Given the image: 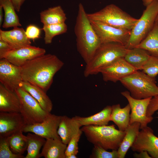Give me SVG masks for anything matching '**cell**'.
Wrapping results in <instances>:
<instances>
[{"instance_id": "15", "label": "cell", "mask_w": 158, "mask_h": 158, "mask_svg": "<svg viewBox=\"0 0 158 158\" xmlns=\"http://www.w3.org/2000/svg\"><path fill=\"white\" fill-rule=\"evenodd\" d=\"M46 52L44 49L31 45L13 49L6 53L3 58L6 59L13 64L20 67L28 61L43 55Z\"/></svg>"}, {"instance_id": "13", "label": "cell", "mask_w": 158, "mask_h": 158, "mask_svg": "<svg viewBox=\"0 0 158 158\" xmlns=\"http://www.w3.org/2000/svg\"><path fill=\"white\" fill-rule=\"evenodd\" d=\"M141 130L131 147L132 150L138 152L146 151L152 158H158V137L150 127Z\"/></svg>"}, {"instance_id": "26", "label": "cell", "mask_w": 158, "mask_h": 158, "mask_svg": "<svg viewBox=\"0 0 158 158\" xmlns=\"http://www.w3.org/2000/svg\"><path fill=\"white\" fill-rule=\"evenodd\" d=\"M40 21L43 25L65 23L67 17L60 6L48 8L40 13Z\"/></svg>"}, {"instance_id": "33", "label": "cell", "mask_w": 158, "mask_h": 158, "mask_svg": "<svg viewBox=\"0 0 158 158\" xmlns=\"http://www.w3.org/2000/svg\"><path fill=\"white\" fill-rule=\"evenodd\" d=\"M142 70L150 76L155 78L158 75V57L151 55Z\"/></svg>"}, {"instance_id": "10", "label": "cell", "mask_w": 158, "mask_h": 158, "mask_svg": "<svg viewBox=\"0 0 158 158\" xmlns=\"http://www.w3.org/2000/svg\"><path fill=\"white\" fill-rule=\"evenodd\" d=\"M121 94L127 99L130 107L129 124L135 122H139L140 124V129L147 126L153 118L152 116L149 117L147 115V108L152 97L138 99L133 98L129 91H123Z\"/></svg>"}, {"instance_id": "35", "label": "cell", "mask_w": 158, "mask_h": 158, "mask_svg": "<svg viewBox=\"0 0 158 158\" xmlns=\"http://www.w3.org/2000/svg\"><path fill=\"white\" fill-rule=\"evenodd\" d=\"M82 133L80 129V131L71 138L67 145L65 152L66 158L71 154H74L77 155L78 153V142Z\"/></svg>"}, {"instance_id": "5", "label": "cell", "mask_w": 158, "mask_h": 158, "mask_svg": "<svg viewBox=\"0 0 158 158\" xmlns=\"http://www.w3.org/2000/svg\"><path fill=\"white\" fill-rule=\"evenodd\" d=\"M133 98L141 99L158 95V86L155 79L143 71L137 70L120 80Z\"/></svg>"}, {"instance_id": "24", "label": "cell", "mask_w": 158, "mask_h": 158, "mask_svg": "<svg viewBox=\"0 0 158 158\" xmlns=\"http://www.w3.org/2000/svg\"><path fill=\"white\" fill-rule=\"evenodd\" d=\"M150 55L149 52L145 49L135 47L128 49L124 58L137 71L142 70Z\"/></svg>"}, {"instance_id": "2", "label": "cell", "mask_w": 158, "mask_h": 158, "mask_svg": "<svg viewBox=\"0 0 158 158\" xmlns=\"http://www.w3.org/2000/svg\"><path fill=\"white\" fill-rule=\"evenodd\" d=\"M74 32L78 51L86 64L101 43L81 3L78 6Z\"/></svg>"}, {"instance_id": "43", "label": "cell", "mask_w": 158, "mask_h": 158, "mask_svg": "<svg viewBox=\"0 0 158 158\" xmlns=\"http://www.w3.org/2000/svg\"><path fill=\"white\" fill-rule=\"evenodd\" d=\"M76 155L74 154H71L66 157V158H76Z\"/></svg>"}, {"instance_id": "27", "label": "cell", "mask_w": 158, "mask_h": 158, "mask_svg": "<svg viewBox=\"0 0 158 158\" xmlns=\"http://www.w3.org/2000/svg\"><path fill=\"white\" fill-rule=\"evenodd\" d=\"M0 5L4 11V19L2 27L8 28L22 26L15 7L11 0H0Z\"/></svg>"}, {"instance_id": "44", "label": "cell", "mask_w": 158, "mask_h": 158, "mask_svg": "<svg viewBox=\"0 0 158 158\" xmlns=\"http://www.w3.org/2000/svg\"><path fill=\"white\" fill-rule=\"evenodd\" d=\"M156 21H158V14L157 15V17L156 19Z\"/></svg>"}, {"instance_id": "3", "label": "cell", "mask_w": 158, "mask_h": 158, "mask_svg": "<svg viewBox=\"0 0 158 158\" xmlns=\"http://www.w3.org/2000/svg\"><path fill=\"white\" fill-rule=\"evenodd\" d=\"M80 129L90 142L107 150H117L126 134L114 125L83 126Z\"/></svg>"}, {"instance_id": "23", "label": "cell", "mask_w": 158, "mask_h": 158, "mask_svg": "<svg viewBox=\"0 0 158 158\" xmlns=\"http://www.w3.org/2000/svg\"><path fill=\"white\" fill-rule=\"evenodd\" d=\"M111 106L107 105L99 112L88 117H74L82 126L107 125L110 121Z\"/></svg>"}, {"instance_id": "12", "label": "cell", "mask_w": 158, "mask_h": 158, "mask_svg": "<svg viewBox=\"0 0 158 158\" xmlns=\"http://www.w3.org/2000/svg\"><path fill=\"white\" fill-rule=\"evenodd\" d=\"M137 71L124 57H121L101 68L99 73L104 81L116 83Z\"/></svg>"}, {"instance_id": "20", "label": "cell", "mask_w": 158, "mask_h": 158, "mask_svg": "<svg viewBox=\"0 0 158 158\" xmlns=\"http://www.w3.org/2000/svg\"><path fill=\"white\" fill-rule=\"evenodd\" d=\"M19 87L30 94L39 103L46 111L51 113L53 108V104L46 93L40 87L29 83L23 81Z\"/></svg>"}, {"instance_id": "31", "label": "cell", "mask_w": 158, "mask_h": 158, "mask_svg": "<svg viewBox=\"0 0 158 158\" xmlns=\"http://www.w3.org/2000/svg\"><path fill=\"white\" fill-rule=\"evenodd\" d=\"M42 29L44 32V40L46 44H51L56 36L66 32L68 27L65 23L43 25Z\"/></svg>"}, {"instance_id": "39", "label": "cell", "mask_w": 158, "mask_h": 158, "mask_svg": "<svg viewBox=\"0 0 158 158\" xmlns=\"http://www.w3.org/2000/svg\"><path fill=\"white\" fill-rule=\"evenodd\" d=\"M26 0H11L16 11L19 12L21 7Z\"/></svg>"}, {"instance_id": "32", "label": "cell", "mask_w": 158, "mask_h": 158, "mask_svg": "<svg viewBox=\"0 0 158 158\" xmlns=\"http://www.w3.org/2000/svg\"><path fill=\"white\" fill-rule=\"evenodd\" d=\"M23 154L13 153L11 150L8 137H0V158H24Z\"/></svg>"}, {"instance_id": "30", "label": "cell", "mask_w": 158, "mask_h": 158, "mask_svg": "<svg viewBox=\"0 0 158 158\" xmlns=\"http://www.w3.org/2000/svg\"><path fill=\"white\" fill-rule=\"evenodd\" d=\"M22 131L16 133L8 137L9 145L14 153L23 154L27 150L28 138Z\"/></svg>"}, {"instance_id": "41", "label": "cell", "mask_w": 158, "mask_h": 158, "mask_svg": "<svg viewBox=\"0 0 158 158\" xmlns=\"http://www.w3.org/2000/svg\"><path fill=\"white\" fill-rule=\"evenodd\" d=\"M3 7L0 5V26L2 25V22L3 19Z\"/></svg>"}, {"instance_id": "14", "label": "cell", "mask_w": 158, "mask_h": 158, "mask_svg": "<svg viewBox=\"0 0 158 158\" xmlns=\"http://www.w3.org/2000/svg\"><path fill=\"white\" fill-rule=\"evenodd\" d=\"M23 81L20 67L13 64L5 58L0 59L1 84L7 89L15 91Z\"/></svg>"}, {"instance_id": "8", "label": "cell", "mask_w": 158, "mask_h": 158, "mask_svg": "<svg viewBox=\"0 0 158 158\" xmlns=\"http://www.w3.org/2000/svg\"><path fill=\"white\" fill-rule=\"evenodd\" d=\"M15 91L20 100V112L26 125L41 122L50 113L44 111L38 102L22 88L19 87Z\"/></svg>"}, {"instance_id": "16", "label": "cell", "mask_w": 158, "mask_h": 158, "mask_svg": "<svg viewBox=\"0 0 158 158\" xmlns=\"http://www.w3.org/2000/svg\"><path fill=\"white\" fill-rule=\"evenodd\" d=\"M26 125L19 112H0V137H8L22 131Z\"/></svg>"}, {"instance_id": "40", "label": "cell", "mask_w": 158, "mask_h": 158, "mask_svg": "<svg viewBox=\"0 0 158 158\" xmlns=\"http://www.w3.org/2000/svg\"><path fill=\"white\" fill-rule=\"evenodd\" d=\"M133 157L136 158H151L147 152L142 151L139 152V153H135L133 155Z\"/></svg>"}, {"instance_id": "9", "label": "cell", "mask_w": 158, "mask_h": 158, "mask_svg": "<svg viewBox=\"0 0 158 158\" xmlns=\"http://www.w3.org/2000/svg\"><path fill=\"white\" fill-rule=\"evenodd\" d=\"M90 20L101 43L115 42L125 46L127 44L131 31L115 28L99 21Z\"/></svg>"}, {"instance_id": "19", "label": "cell", "mask_w": 158, "mask_h": 158, "mask_svg": "<svg viewBox=\"0 0 158 158\" xmlns=\"http://www.w3.org/2000/svg\"><path fill=\"white\" fill-rule=\"evenodd\" d=\"M20 102L15 91L10 90L0 84V111L19 112Z\"/></svg>"}, {"instance_id": "4", "label": "cell", "mask_w": 158, "mask_h": 158, "mask_svg": "<svg viewBox=\"0 0 158 158\" xmlns=\"http://www.w3.org/2000/svg\"><path fill=\"white\" fill-rule=\"evenodd\" d=\"M128 49L121 44L101 43L90 61L86 64L84 71L85 77L99 73L101 69L116 59L124 57Z\"/></svg>"}, {"instance_id": "22", "label": "cell", "mask_w": 158, "mask_h": 158, "mask_svg": "<svg viewBox=\"0 0 158 158\" xmlns=\"http://www.w3.org/2000/svg\"><path fill=\"white\" fill-rule=\"evenodd\" d=\"M130 111L129 104L123 108H121L119 104L113 105L111 106L110 121L117 126L119 130L125 131L129 125Z\"/></svg>"}, {"instance_id": "37", "label": "cell", "mask_w": 158, "mask_h": 158, "mask_svg": "<svg viewBox=\"0 0 158 158\" xmlns=\"http://www.w3.org/2000/svg\"><path fill=\"white\" fill-rule=\"evenodd\" d=\"M13 49V48L6 42L0 39V59H2L4 54Z\"/></svg>"}, {"instance_id": "36", "label": "cell", "mask_w": 158, "mask_h": 158, "mask_svg": "<svg viewBox=\"0 0 158 158\" xmlns=\"http://www.w3.org/2000/svg\"><path fill=\"white\" fill-rule=\"evenodd\" d=\"M25 33L28 39L34 40L40 37L41 29L34 25L30 24L26 28Z\"/></svg>"}, {"instance_id": "42", "label": "cell", "mask_w": 158, "mask_h": 158, "mask_svg": "<svg viewBox=\"0 0 158 158\" xmlns=\"http://www.w3.org/2000/svg\"><path fill=\"white\" fill-rule=\"evenodd\" d=\"M143 5L147 6L154 1L157 0H142Z\"/></svg>"}, {"instance_id": "7", "label": "cell", "mask_w": 158, "mask_h": 158, "mask_svg": "<svg viewBox=\"0 0 158 158\" xmlns=\"http://www.w3.org/2000/svg\"><path fill=\"white\" fill-rule=\"evenodd\" d=\"M158 14V0L146 6V9L131 30L126 47L130 49L136 47L152 29Z\"/></svg>"}, {"instance_id": "1", "label": "cell", "mask_w": 158, "mask_h": 158, "mask_svg": "<svg viewBox=\"0 0 158 158\" xmlns=\"http://www.w3.org/2000/svg\"><path fill=\"white\" fill-rule=\"evenodd\" d=\"M64 64L56 55L45 54L28 61L20 67L23 80L35 85L46 92L53 82L54 75Z\"/></svg>"}, {"instance_id": "11", "label": "cell", "mask_w": 158, "mask_h": 158, "mask_svg": "<svg viewBox=\"0 0 158 158\" xmlns=\"http://www.w3.org/2000/svg\"><path fill=\"white\" fill-rule=\"evenodd\" d=\"M61 116L50 113L41 122L32 125H26L22 131L23 132L35 133L46 139H61L57 133Z\"/></svg>"}, {"instance_id": "34", "label": "cell", "mask_w": 158, "mask_h": 158, "mask_svg": "<svg viewBox=\"0 0 158 158\" xmlns=\"http://www.w3.org/2000/svg\"><path fill=\"white\" fill-rule=\"evenodd\" d=\"M91 158H118L117 150H113L111 152L107 151L104 148L94 145L92 152L90 156Z\"/></svg>"}, {"instance_id": "38", "label": "cell", "mask_w": 158, "mask_h": 158, "mask_svg": "<svg viewBox=\"0 0 158 158\" xmlns=\"http://www.w3.org/2000/svg\"><path fill=\"white\" fill-rule=\"evenodd\" d=\"M148 109L152 114H154L158 110V95L151 98L148 106Z\"/></svg>"}, {"instance_id": "29", "label": "cell", "mask_w": 158, "mask_h": 158, "mask_svg": "<svg viewBox=\"0 0 158 158\" xmlns=\"http://www.w3.org/2000/svg\"><path fill=\"white\" fill-rule=\"evenodd\" d=\"M28 138L27 154L24 158H39L40 151L44 145L46 139L33 133L29 132L27 135Z\"/></svg>"}, {"instance_id": "25", "label": "cell", "mask_w": 158, "mask_h": 158, "mask_svg": "<svg viewBox=\"0 0 158 158\" xmlns=\"http://www.w3.org/2000/svg\"><path fill=\"white\" fill-rule=\"evenodd\" d=\"M140 129V124L135 122L129 124L125 130L126 134L117 151L118 158H124L130 147L135 142Z\"/></svg>"}, {"instance_id": "28", "label": "cell", "mask_w": 158, "mask_h": 158, "mask_svg": "<svg viewBox=\"0 0 158 158\" xmlns=\"http://www.w3.org/2000/svg\"><path fill=\"white\" fill-rule=\"evenodd\" d=\"M136 47L143 49L151 55L158 57V21L145 39Z\"/></svg>"}, {"instance_id": "6", "label": "cell", "mask_w": 158, "mask_h": 158, "mask_svg": "<svg viewBox=\"0 0 158 158\" xmlns=\"http://www.w3.org/2000/svg\"><path fill=\"white\" fill-rule=\"evenodd\" d=\"M87 15L90 20L129 31L138 20L113 4L108 5L97 12L87 13Z\"/></svg>"}, {"instance_id": "21", "label": "cell", "mask_w": 158, "mask_h": 158, "mask_svg": "<svg viewBox=\"0 0 158 158\" xmlns=\"http://www.w3.org/2000/svg\"><path fill=\"white\" fill-rule=\"evenodd\" d=\"M67 146V145L63 143L61 139H46L40 153V157L66 158L65 152Z\"/></svg>"}, {"instance_id": "18", "label": "cell", "mask_w": 158, "mask_h": 158, "mask_svg": "<svg viewBox=\"0 0 158 158\" xmlns=\"http://www.w3.org/2000/svg\"><path fill=\"white\" fill-rule=\"evenodd\" d=\"M82 127L74 117L71 118L66 116H61L57 133L62 142L67 145Z\"/></svg>"}, {"instance_id": "17", "label": "cell", "mask_w": 158, "mask_h": 158, "mask_svg": "<svg viewBox=\"0 0 158 158\" xmlns=\"http://www.w3.org/2000/svg\"><path fill=\"white\" fill-rule=\"evenodd\" d=\"M0 39L9 44L13 49L31 45L30 40L26 36L23 28L15 27L11 30H0Z\"/></svg>"}]
</instances>
